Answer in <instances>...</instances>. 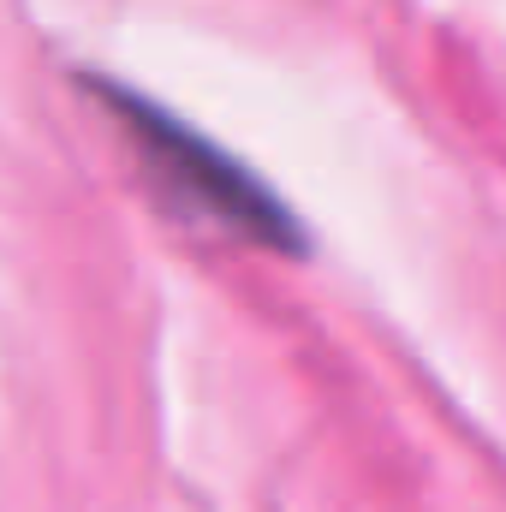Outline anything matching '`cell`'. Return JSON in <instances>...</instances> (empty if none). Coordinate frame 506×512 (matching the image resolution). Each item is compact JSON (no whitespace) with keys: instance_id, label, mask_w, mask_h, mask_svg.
<instances>
[{"instance_id":"obj_1","label":"cell","mask_w":506,"mask_h":512,"mask_svg":"<svg viewBox=\"0 0 506 512\" xmlns=\"http://www.w3.org/2000/svg\"><path fill=\"white\" fill-rule=\"evenodd\" d=\"M90 90L108 102V114L126 126V137L137 143V155L149 161V173H155L179 203H191L197 215H209V221L245 233L256 245L298 251V221H292V209L274 197L268 179H256L233 149H221L209 131H197L191 120H179L173 108L149 102V96L131 90V84L90 78Z\"/></svg>"}]
</instances>
